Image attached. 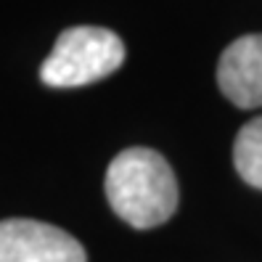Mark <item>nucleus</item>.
<instances>
[{
    "instance_id": "5",
    "label": "nucleus",
    "mask_w": 262,
    "mask_h": 262,
    "mask_svg": "<svg viewBox=\"0 0 262 262\" xmlns=\"http://www.w3.org/2000/svg\"><path fill=\"white\" fill-rule=\"evenodd\" d=\"M233 164L249 186L262 191V117H254L238 130L233 143Z\"/></svg>"
},
{
    "instance_id": "1",
    "label": "nucleus",
    "mask_w": 262,
    "mask_h": 262,
    "mask_svg": "<svg viewBox=\"0 0 262 262\" xmlns=\"http://www.w3.org/2000/svg\"><path fill=\"white\" fill-rule=\"evenodd\" d=\"M106 199L133 228H157L178 209V180L159 151L125 148L106 169Z\"/></svg>"
},
{
    "instance_id": "2",
    "label": "nucleus",
    "mask_w": 262,
    "mask_h": 262,
    "mask_svg": "<svg viewBox=\"0 0 262 262\" xmlns=\"http://www.w3.org/2000/svg\"><path fill=\"white\" fill-rule=\"evenodd\" d=\"M125 61V42L103 27H72L58 35L51 56L40 67V80L51 88H82L114 74Z\"/></svg>"
},
{
    "instance_id": "3",
    "label": "nucleus",
    "mask_w": 262,
    "mask_h": 262,
    "mask_svg": "<svg viewBox=\"0 0 262 262\" xmlns=\"http://www.w3.org/2000/svg\"><path fill=\"white\" fill-rule=\"evenodd\" d=\"M0 262H88L82 244L40 220H0Z\"/></svg>"
},
{
    "instance_id": "4",
    "label": "nucleus",
    "mask_w": 262,
    "mask_h": 262,
    "mask_svg": "<svg viewBox=\"0 0 262 262\" xmlns=\"http://www.w3.org/2000/svg\"><path fill=\"white\" fill-rule=\"evenodd\" d=\"M217 82L238 109L262 106V35H244L228 45L220 56Z\"/></svg>"
}]
</instances>
